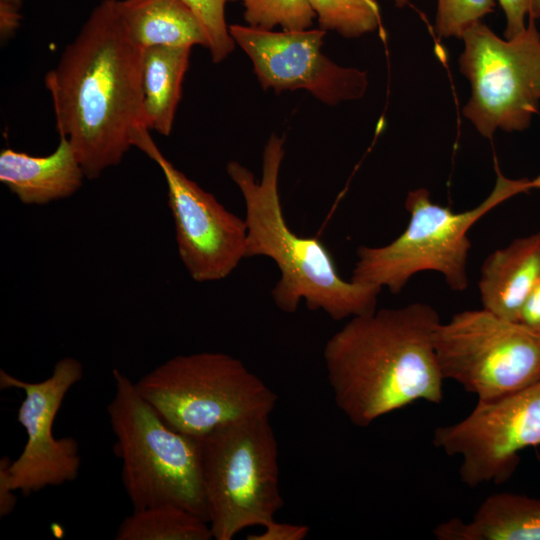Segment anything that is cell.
Returning a JSON list of instances; mask_svg holds the SVG:
<instances>
[{
    "mask_svg": "<svg viewBox=\"0 0 540 540\" xmlns=\"http://www.w3.org/2000/svg\"><path fill=\"white\" fill-rule=\"evenodd\" d=\"M528 191V179H509L497 171L494 188L481 203L454 212L434 203L426 188L412 190L405 199L407 227L389 244L359 246L351 279L398 294L413 275L435 271L452 290L463 291L468 286L469 229L502 202Z\"/></svg>",
    "mask_w": 540,
    "mask_h": 540,
    "instance_id": "obj_5",
    "label": "cell"
},
{
    "mask_svg": "<svg viewBox=\"0 0 540 540\" xmlns=\"http://www.w3.org/2000/svg\"><path fill=\"white\" fill-rule=\"evenodd\" d=\"M244 19L249 26L272 30L309 29L315 13L309 0H243Z\"/></svg>",
    "mask_w": 540,
    "mask_h": 540,
    "instance_id": "obj_21",
    "label": "cell"
},
{
    "mask_svg": "<svg viewBox=\"0 0 540 540\" xmlns=\"http://www.w3.org/2000/svg\"><path fill=\"white\" fill-rule=\"evenodd\" d=\"M102 0L90 12L57 65L46 73L60 137L71 144L85 177L118 165L145 126L142 53L116 6Z\"/></svg>",
    "mask_w": 540,
    "mask_h": 540,
    "instance_id": "obj_1",
    "label": "cell"
},
{
    "mask_svg": "<svg viewBox=\"0 0 540 540\" xmlns=\"http://www.w3.org/2000/svg\"><path fill=\"white\" fill-rule=\"evenodd\" d=\"M10 458L3 456L0 460V516L5 517L14 511L17 503L16 490L13 489L8 477Z\"/></svg>",
    "mask_w": 540,
    "mask_h": 540,
    "instance_id": "obj_28",
    "label": "cell"
},
{
    "mask_svg": "<svg viewBox=\"0 0 540 540\" xmlns=\"http://www.w3.org/2000/svg\"><path fill=\"white\" fill-rule=\"evenodd\" d=\"M433 534L439 540H540V499L495 493L481 503L472 520L449 519Z\"/></svg>",
    "mask_w": 540,
    "mask_h": 540,
    "instance_id": "obj_16",
    "label": "cell"
},
{
    "mask_svg": "<svg viewBox=\"0 0 540 540\" xmlns=\"http://www.w3.org/2000/svg\"><path fill=\"white\" fill-rule=\"evenodd\" d=\"M135 386L168 426L196 439L234 422L270 416L278 399L241 360L222 352L175 356Z\"/></svg>",
    "mask_w": 540,
    "mask_h": 540,
    "instance_id": "obj_6",
    "label": "cell"
},
{
    "mask_svg": "<svg viewBox=\"0 0 540 540\" xmlns=\"http://www.w3.org/2000/svg\"><path fill=\"white\" fill-rule=\"evenodd\" d=\"M540 279V231L514 239L483 262L478 282L482 308L518 321L521 309Z\"/></svg>",
    "mask_w": 540,
    "mask_h": 540,
    "instance_id": "obj_15",
    "label": "cell"
},
{
    "mask_svg": "<svg viewBox=\"0 0 540 540\" xmlns=\"http://www.w3.org/2000/svg\"><path fill=\"white\" fill-rule=\"evenodd\" d=\"M229 33L251 59L264 89H305L328 105L359 99L367 90L365 71L341 67L322 53L326 31L321 28L274 32L232 24Z\"/></svg>",
    "mask_w": 540,
    "mask_h": 540,
    "instance_id": "obj_13",
    "label": "cell"
},
{
    "mask_svg": "<svg viewBox=\"0 0 540 540\" xmlns=\"http://www.w3.org/2000/svg\"><path fill=\"white\" fill-rule=\"evenodd\" d=\"M190 53V47L143 48V111L149 130L164 136L171 133Z\"/></svg>",
    "mask_w": 540,
    "mask_h": 540,
    "instance_id": "obj_18",
    "label": "cell"
},
{
    "mask_svg": "<svg viewBox=\"0 0 540 540\" xmlns=\"http://www.w3.org/2000/svg\"><path fill=\"white\" fill-rule=\"evenodd\" d=\"M528 17L525 30L501 39L481 21L463 35L460 70L471 85L463 114L491 138L500 128L526 129L540 104V32Z\"/></svg>",
    "mask_w": 540,
    "mask_h": 540,
    "instance_id": "obj_9",
    "label": "cell"
},
{
    "mask_svg": "<svg viewBox=\"0 0 540 540\" xmlns=\"http://www.w3.org/2000/svg\"><path fill=\"white\" fill-rule=\"evenodd\" d=\"M528 187H529V190L540 189V175H538L532 180H528Z\"/></svg>",
    "mask_w": 540,
    "mask_h": 540,
    "instance_id": "obj_30",
    "label": "cell"
},
{
    "mask_svg": "<svg viewBox=\"0 0 540 540\" xmlns=\"http://www.w3.org/2000/svg\"><path fill=\"white\" fill-rule=\"evenodd\" d=\"M441 322L413 302L355 316L326 342L323 359L334 401L357 427L418 400L439 404L443 375L433 335Z\"/></svg>",
    "mask_w": 540,
    "mask_h": 540,
    "instance_id": "obj_2",
    "label": "cell"
},
{
    "mask_svg": "<svg viewBox=\"0 0 540 540\" xmlns=\"http://www.w3.org/2000/svg\"><path fill=\"white\" fill-rule=\"evenodd\" d=\"M518 322L540 334V279L525 301Z\"/></svg>",
    "mask_w": 540,
    "mask_h": 540,
    "instance_id": "obj_27",
    "label": "cell"
},
{
    "mask_svg": "<svg viewBox=\"0 0 540 540\" xmlns=\"http://www.w3.org/2000/svg\"><path fill=\"white\" fill-rule=\"evenodd\" d=\"M149 131L138 126L132 134V146L158 164L164 175L182 263L196 282L226 278L246 258L245 220L178 170L162 154Z\"/></svg>",
    "mask_w": 540,
    "mask_h": 540,
    "instance_id": "obj_11",
    "label": "cell"
},
{
    "mask_svg": "<svg viewBox=\"0 0 540 540\" xmlns=\"http://www.w3.org/2000/svg\"><path fill=\"white\" fill-rule=\"evenodd\" d=\"M23 0H0V35L11 38L20 26Z\"/></svg>",
    "mask_w": 540,
    "mask_h": 540,
    "instance_id": "obj_26",
    "label": "cell"
},
{
    "mask_svg": "<svg viewBox=\"0 0 540 540\" xmlns=\"http://www.w3.org/2000/svg\"><path fill=\"white\" fill-rule=\"evenodd\" d=\"M261 533L250 534L248 540H303L310 528L307 525L281 523L275 519L265 525Z\"/></svg>",
    "mask_w": 540,
    "mask_h": 540,
    "instance_id": "obj_25",
    "label": "cell"
},
{
    "mask_svg": "<svg viewBox=\"0 0 540 540\" xmlns=\"http://www.w3.org/2000/svg\"><path fill=\"white\" fill-rule=\"evenodd\" d=\"M199 18L208 37L212 61H223L235 47L225 20V5L236 0H182ZM243 1V0H240Z\"/></svg>",
    "mask_w": 540,
    "mask_h": 540,
    "instance_id": "obj_23",
    "label": "cell"
},
{
    "mask_svg": "<svg viewBox=\"0 0 540 540\" xmlns=\"http://www.w3.org/2000/svg\"><path fill=\"white\" fill-rule=\"evenodd\" d=\"M85 177L69 141L60 137L56 149L33 156L11 148L0 153V181L28 205H44L73 195Z\"/></svg>",
    "mask_w": 540,
    "mask_h": 540,
    "instance_id": "obj_14",
    "label": "cell"
},
{
    "mask_svg": "<svg viewBox=\"0 0 540 540\" xmlns=\"http://www.w3.org/2000/svg\"><path fill=\"white\" fill-rule=\"evenodd\" d=\"M409 2L410 0H394L395 5L400 8L408 5Z\"/></svg>",
    "mask_w": 540,
    "mask_h": 540,
    "instance_id": "obj_31",
    "label": "cell"
},
{
    "mask_svg": "<svg viewBox=\"0 0 540 540\" xmlns=\"http://www.w3.org/2000/svg\"><path fill=\"white\" fill-rule=\"evenodd\" d=\"M283 145V138L270 136L260 181L239 162L226 166L245 203L246 258L266 256L275 262L281 276L271 295L285 313L296 312L301 300L309 310H322L336 321L374 312L382 288L345 280L317 237L299 236L288 226L278 187Z\"/></svg>",
    "mask_w": 540,
    "mask_h": 540,
    "instance_id": "obj_3",
    "label": "cell"
},
{
    "mask_svg": "<svg viewBox=\"0 0 540 540\" xmlns=\"http://www.w3.org/2000/svg\"><path fill=\"white\" fill-rule=\"evenodd\" d=\"M495 6L496 0H437L435 31L440 37L462 38Z\"/></svg>",
    "mask_w": 540,
    "mask_h": 540,
    "instance_id": "obj_22",
    "label": "cell"
},
{
    "mask_svg": "<svg viewBox=\"0 0 540 540\" xmlns=\"http://www.w3.org/2000/svg\"><path fill=\"white\" fill-rule=\"evenodd\" d=\"M444 379L478 402H490L540 380V334L482 308L440 322L433 335Z\"/></svg>",
    "mask_w": 540,
    "mask_h": 540,
    "instance_id": "obj_8",
    "label": "cell"
},
{
    "mask_svg": "<svg viewBox=\"0 0 540 540\" xmlns=\"http://www.w3.org/2000/svg\"><path fill=\"white\" fill-rule=\"evenodd\" d=\"M83 377V366L75 358L56 362L50 376L29 382L0 370L1 389L24 391L17 421L27 439L22 452L8 464L9 482L14 490L30 495L49 486L74 481L80 470L79 444L75 438H56L53 425L65 396Z\"/></svg>",
    "mask_w": 540,
    "mask_h": 540,
    "instance_id": "obj_12",
    "label": "cell"
},
{
    "mask_svg": "<svg viewBox=\"0 0 540 540\" xmlns=\"http://www.w3.org/2000/svg\"><path fill=\"white\" fill-rule=\"evenodd\" d=\"M116 540H210L209 523L174 504L133 510L120 523Z\"/></svg>",
    "mask_w": 540,
    "mask_h": 540,
    "instance_id": "obj_19",
    "label": "cell"
},
{
    "mask_svg": "<svg viewBox=\"0 0 540 540\" xmlns=\"http://www.w3.org/2000/svg\"><path fill=\"white\" fill-rule=\"evenodd\" d=\"M198 441L213 539L231 540L247 527L274 519L283 499L278 443L269 416L225 425Z\"/></svg>",
    "mask_w": 540,
    "mask_h": 540,
    "instance_id": "obj_7",
    "label": "cell"
},
{
    "mask_svg": "<svg viewBox=\"0 0 540 540\" xmlns=\"http://www.w3.org/2000/svg\"><path fill=\"white\" fill-rule=\"evenodd\" d=\"M319 28L333 30L346 38L360 37L381 29L376 0H309Z\"/></svg>",
    "mask_w": 540,
    "mask_h": 540,
    "instance_id": "obj_20",
    "label": "cell"
},
{
    "mask_svg": "<svg viewBox=\"0 0 540 540\" xmlns=\"http://www.w3.org/2000/svg\"><path fill=\"white\" fill-rule=\"evenodd\" d=\"M532 18H539L540 17V0H533V9H532Z\"/></svg>",
    "mask_w": 540,
    "mask_h": 540,
    "instance_id": "obj_29",
    "label": "cell"
},
{
    "mask_svg": "<svg viewBox=\"0 0 540 540\" xmlns=\"http://www.w3.org/2000/svg\"><path fill=\"white\" fill-rule=\"evenodd\" d=\"M112 377L107 414L133 510L174 504L208 522L198 439L168 426L122 371Z\"/></svg>",
    "mask_w": 540,
    "mask_h": 540,
    "instance_id": "obj_4",
    "label": "cell"
},
{
    "mask_svg": "<svg viewBox=\"0 0 540 540\" xmlns=\"http://www.w3.org/2000/svg\"><path fill=\"white\" fill-rule=\"evenodd\" d=\"M116 6L130 38L141 48H208L202 23L182 0H117Z\"/></svg>",
    "mask_w": 540,
    "mask_h": 540,
    "instance_id": "obj_17",
    "label": "cell"
},
{
    "mask_svg": "<svg viewBox=\"0 0 540 540\" xmlns=\"http://www.w3.org/2000/svg\"><path fill=\"white\" fill-rule=\"evenodd\" d=\"M506 18L505 38L511 39L526 28L525 19L531 16L533 0H498Z\"/></svg>",
    "mask_w": 540,
    "mask_h": 540,
    "instance_id": "obj_24",
    "label": "cell"
},
{
    "mask_svg": "<svg viewBox=\"0 0 540 540\" xmlns=\"http://www.w3.org/2000/svg\"><path fill=\"white\" fill-rule=\"evenodd\" d=\"M433 444L459 456L461 481L471 488L508 481L520 452L540 445V380L490 402H477L461 421L440 426Z\"/></svg>",
    "mask_w": 540,
    "mask_h": 540,
    "instance_id": "obj_10",
    "label": "cell"
}]
</instances>
